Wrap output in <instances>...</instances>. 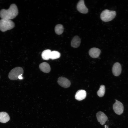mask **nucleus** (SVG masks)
<instances>
[{"label":"nucleus","mask_w":128,"mask_h":128,"mask_svg":"<svg viewBox=\"0 0 128 128\" xmlns=\"http://www.w3.org/2000/svg\"><path fill=\"white\" fill-rule=\"evenodd\" d=\"M18 10L15 4H11L7 9H2L0 11V17L1 19L11 20L15 18L18 15Z\"/></svg>","instance_id":"nucleus-1"},{"label":"nucleus","mask_w":128,"mask_h":128,"mask_svg":"<svg viewBox=\"0 0 128 128\" xmlns=\"http://www.w3.org/2000/svg\"><path fill=\"white\" fill-rule=\"evenodd\" d=\"M116 14V12L115 11L106 9L101 12L100 15V18L104 22H109L115 18Z\"/></svg>","instance_id":"nucleus-2"},{"label":"nucleus","mask_w":128,"mask_h":128,"mask_svg":"<svg viewBox=\"0 0 128 128\" xmlns=\"http://www.w3.org/2000/svg\"><path fill=\"white\" fill-rule=\"evenodd\" d=\"M14 26V23L11 20L5 19L0 20V30L2 32L11 29Z\"/></svg>","instance_id":"nucleus-3"},{"label":"nucleus","mask_w":128,"mask_h":128,"mask_svg":"<svg viewBox=\"0 0 128 128\" xmlns=\"http://www.w3.org/2000/svg\"><path fill=\"white\" fill-rule=\"evenodd\" d=\"M23 70V69L20 67H16L10 72L8 77L9 78L12 80H15L18 79V77L22 75Z\"/></svg>","instance_id":"nucleus-4"},{"label":"nucleus","mask_w":128,"mask_h":128,"mask_svg":"<svg viewBox=\"0 0 128 128\" xmlns=\"http://www.w3.org/2000/svg\"><path fill=\"white\" fill-rule=\"evenodd\" d=\"M113 110L116 114L120 115L123 112L124 110L123 106L120 102L115 100V102L113 106Z\"/></svg>","instance_id":"nucleus-5"},{"label":"nucleus","mask_w":128,"mask_h":128,"mask_svg":"<svg viewBox=\"0 0 128 128\" xmlns=\"http://www.w3.org/2000/svg\"><path fill=\"white\" fill-rule=\"evenodd\" d=\"M77 8L80 12L82 14H86L88 12V9L85 5L83 0L79 1L77 4Z\"/></svg>","instance_id":"nucleus-6"},{"label":"nucleus","mask_w":128,"mask_h":128,"mask_svg":"<svg viewBox=\"0 0 128 128\" xmlns=\"http://www.w3.org/2000/svg\"><path fill=\"white\" fill-rule=\"evenodd\" d=\"M58 82L60 86L65 88L69 87L71 85L70 81L64 77H59L58 79Z\"/></svg>","instance_id":"nucleus-7"},{"label":"nucleus","mask_w":128,"mask_h":128,"mask_svg":"<svg viewBox=\"0 0 128 128\" xmlns=\"http://www.w3.org/2000/svg\"><path fill=\"white\" fill-rule=\"evenodd\" d=\"M96 117L98 121L101 125L104 124L107 120L108 117L103 112L99 111L96 114Z\"/></svg>","instance_id":"nucleus-8"},{"label":"nucleus","mask_w":128,"mask_h":128,"mask_svg":"<svg viewBox=\"0 0 128 128\" xmlns=\"http://www.w3.org/2000/svg\"><path fill=\"white\" fill-rule=\"evenodd\" d=\"M122 71L121 66L119 62H116L113 65L112 71L113 75L115 76H119Z\"/></svg>","instance_id":"nucleus-9"},{"label":"nucleus","mask_w":128,"mask_h":128,"mask_svg":"<svg viewBox=\"0 0 128 128\" xmlns=\"http://www.w3.org/2000/svg\"><path fill=\"white\" fill-rule=\"evenodd\" d=\"M101 52L99 49L94 47L91 48L89 51V54L90 56L93 58H96L99 56Z\"/></svg>","instance_id":"nucleus-10"},{"label":"nucleus","mask_w":128,"mask_h":128,"mask_svg":"<svg viewBox=\"0 0 128 128\" xmlns=\"http://www.w3.org/2000/svg\"><path fill=\"white\" fill-rule=\"evenodd\" d=\"M87 93L85 91L83 90H78L76 93L75 97L78 101H81L84 99L86 96Z\"/></svg>","instance_id":"nucleus-11"},{"label":"nucleus","mask_w":128,"mask_h":128,"mask_svg":"<svg viewBox=\"0 0 128 128\" xmlns=\"http://www.w3.org/2000/svg\"><path fill=\"white\" fill-rule=\"evenodd\" d=\"M39 68L41 71L45 73H48L50 70L49 64L46 62H43L40 64L39 65Z\"/></svg>","instance_id":"nucleus-12"},{"label":"nucleus","mask_w":128,"mask_h":128,"mask_svg":"<svg viewBox=\"0 0 128 128\" xmlns=\"http://www.w3.org/2000/svg\"><path fill=\"white\" fill-rule=\"evenodd\" d=\"M81 39L77 36H75L72 39L71 42V46L74 48H77L80 45Z\"/></svg>","instance_id":"nucleus-13"},{"label":"nucleus","mask_w":128,"mask_h":128,"mask_svg":"<svg viewBox=\"0 0 128 128\" xmlns=\"http://www.w3.org/2000/svg\"><path fill=\"white\" fill-rule=\"evenodd\" d=\"M10 119V117L8 114L4 112H0V122L5 123Z\"/></svg>","instance_id":"nucleus-14"},{"label":"nucleus","mask_w":128,"mask_h":128,"mask_svg":"<svg viewBox=\"0 0 128 128\" xmlns=\"http://www.w3.org/2000/svg\"><path fill=\"white\" fill-rule=\"evenodd\" d=\"M51 51L50 50L47 49L44 50L42 53L41 56L44 60H48L50 59Z\"/></svg>","instance_id":"nucleus-15"},{"label":"nucleus","mask_w":128,"mask_h":128,"mask_svg":"<svg viewBox=\"0 0 128 128\" xmlns=\"http://www.w3.org/2000/svg\"><path fill=\"white\" fill-rule=\"evenodd\" d=\"M63 31L64 27L62 25L58 24L55 26V31L56 34L58 35H60L63 33Z\"/></svg>","instance_id":"nucleus-16"},{"label":"nucleus","mask_w":128,"mask_h":128,"mask_svg":"<svg viewBox=\"0 0 128 128\" xmlns=\"http://www.w3.org/2000/svg\"><path fill=\"white\" fill-rule=\"evenodd\" d=\"M60 56V54L59 52L56 51H53L51 52L50 59H55L59 58Z\"/></svg>","instance_id":"nucleus-17"},{"label":"nucleus","mask_w":128,"mask_h":128,"mask_svg":"<svg viewBox=\"0 0 128 128\" xmlns=\"http://www.w3.org/2000/svg\"><path fill=\"white\" fill-rule=\"evenodd\" d=\"M105 91V87L104 85H101L97 92V94L100 97H102L104 95Z\"/></svg>","instance_id":"nucleus-18"},{"label":"nucleus","mask_w":128,"mask_h":128,"mask_svg":"<svg viewBox=\"0 0 128 128\" xmlns=\"http://www.w3.org/2000/svg\"><path fill=\"white\" fill-rule=\"evenodd\" d=\"M22 75H20L18 77V79H23V78L22 77Z\"/></svg>","instance_id":"nucleus-19"}]
</instances>
